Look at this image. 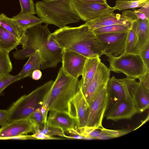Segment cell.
Here are the masks:
<instances>
[{"instance_id":"obj_1","label":"cell","mask_w":149,"mask_h":149,"mask_svg":"<svg viewBox=\"0 0 149 149\" xmlns=\"http://www.w3.org/2000/svg\"><path fill=\"white\" fill-rule=\"evenodd\" d=\"M51 33L46 24L37 25L27 29L20 38L22 48L14 52L13 57L23 60L38 50L41 58V70L56 67L61 62L63 49Z\"/></svg>"},{"instance_id":"obj_2","label":"cell","mask_w":149,"mask_h":149,"mask_svg":"<svg viewBox=\"0 0 149 149\" xmlns=\"http://www.w3.org/2000/svg\"><path fill=\"white\" fill-rule=\"evenodd\" d=\"M51 34L63 49L76 52L87 58L103 54L95 35L85 24L77 27L66 26Z\"/></svg>"},{"instance_id":"obj_3","label":"cell","mask_w":149,"mask_h":149,"mask_svg":"<svg viewBox=\"0 0 149 149\" xmlns=\"http://www.w3.org/2000/svg\"><path fill=\"white\" fill-rule=\"evenodd\" d=\"M35 6L36 14L43 23L54 25L59 28L80 20L70 0H42L37 2Z\"/></svg>"},{"instance_id":"obj_4","label":"cell","mask_w":149,"mask_h":149,"mask_svg":"<svg viewBox=\"0 0 149 149\" xmlns=\"http://www.w3.org/2000/svg\"><path fill=\"white\" fill-rule=\"evenodd\" d=\"M79 81L78 79L65 74L61 67L43 105L48 112L55 110L68 113V102L77 92Z\"/></svg>"},{"instance_id":"obj_5","label":"cell","mask_w":149,"mask_h":149,"mask_svg":"<svg viewBox=\"0 0 149 149\" xmlns=\"http://www.w3.org/2000/svg\"><path fill=\"white\" fill-rule=\"evenodd\" d=\"M53 82L52 80L47 81L13 102L8 109V123L27 119L37 109L41 108Z\"/></svg>"},{"instance_id":"obj_6","label":"cell","mask_w":149,"mask_h":149,"mask_svg":"<svg viewBox=\"0 0 149 149\" xmlns=\"http://www.w3.org/2000/svg\"><path fill=\"white\" fill-rule=\"evenodd\" d=\"M107 57L110 71L122 73L135 79L149 72L139 54L124 53L117 56Z\"/></svg>"},{"instance_id":"obj_7","label":"cell","mask_w":149,"mask_h":149,"mask_svg":"<svg viewBox=\"0 0 149 149\" xmlns=\"http://www.w3.org/2000/svg\"><path fill=\"white\" fill-rule=\"evenodd\" d=\"M107 85L101 88L89 104L87 126L98 129L103 127L102 121L109 97Z\"/></svg>"},{"instance_id":"obj_8","label":"cell","mask_w":149,"mask_h":149,"mask_svg":"<svg viewBox=\"0 0 149 149\" xmlns=\"http://www.w3.org/2000/svg\"><path fill=\"white\" fill-rule=\"evenodd\" d=\"M70 1L80 19L85 23L102 15L113 13L115 10L107 3H92L81 0H70Z\"/></svg>"},{"instance_id":"obj_9","label":"cell","mask_w":149,"mask_h":149,"mask_svg":"<svg viewBox=\"0 0 149 149\" xmlns=\"http://www.w3.org/2000/svg\"><path fill=\"white\" fill-rule=\"evenodd\" d=\"M128 31L95 34L103 54L117 56L124 53Z\"/></svg>"},{"instance_id":"obj_10","label":"cell","mask_w":149,"mask_h":149,"mask_svg":"<svg viewBox=\"0 0 149 149\" xmlns=\"http://www.w3.org/2000/svg\"><path fill=\"white\" fill-rule=\"evenodd\" d=\"M89 105L81 88L78 85L77 92L68 103V112L74 119L77 127L86 126Z\"/></svg>"},{"instance_id":"obj_11","label":"cell","mask_w":149,"mask_h":149,"mask_svg":"<svg viewBox=\"0 0 149 149\" xmlns=\"http://www.w3.org/2000/svg\"><path fill=\"white\" fill-rule=\"evenodd\" d=\"M87 58L76 52L63 49L61 67L65 74L74 78L78 79L82 74Z\"/></svg>"},{"instance_id":"obj_12","label":"cell","mask_w":149,"mask_h":149,"mask_svg":"<svg viewBox=\"0 0 149 149\" xmlns=\"http://www.w3.org/2000/svg\"><path fill=\"white\" fill-rule=\"evenodd\" d=\"M137 82L135 79L129 77L117 79L113 76L108 82L107 90L115 94L117 100L124 99L133 103L131 91Z\"/></svg>"},{"instance_id":"obj_13","label":"cell","mask_w":149,"mask_h":149,"mask_svg":"<svg viewBox=\"0 0 149 149\" xmlns=\"http://www.w3.org/2000/svg\"><path fill=\"white\" fill-rule=\"evenodd\" d=\"M110 72L109 68L101 61L93 78L84 93L88 105L101 88L107 84Z\"/></svg>"},{"instance_id":"obj_14","label":"cell","mask_w":149,"mask_h":149,"mask_svg":"<svg viewBox=\"0 0 149 149\" xmlns=\"http://www.w3.org/2000/svg\"><path fill=\"white\" fill-rule=\"evenodd\" d=\"M34 130L33 126L27 119L14 121L0 128V140H9L14 136L33 132Z\"/></svg>"},{"instance_id":"obj_15","label":"cell","mask_w":149,"mask_h":149,"mask_svg":"<svg viewBox=\"0 0 149 149\" xmlns=\"http://www.w3.org/2000/svg\"><path fill=\"white\" fill-rule=\"evenodd\" d=\"M138 113L133 103L124 99L117 100L107 113L106 118L114 121L130 119Z\"/></svg>"},{"instance_id":"obj_16","label":"cell","mask_w":149,"mask_h":149,"mask_svg":"<svg viewBox=\"0 0 149 149\" xmlns=\"http://www.w3.org/2000/svg\"><path fill=\"white\" fill-rule=\"evenodd\" d=\"M133 22L121 15L113 12L102 15L85 24L93 31L99 27L117 24L125 25L131 27Z\"/></svg>"},{"instance_id":"obj_17","label":"cell","mask_w":149,"mask_h":149,"mask_svg":"<svg viewBox=\"0 0 149 149\" xmlns=\"http://www.w3.org/2000/svg\"><path fill=\"white\" fill-rule=\"evenodd\" d=\"M49 111L46 122L47 125L60 128L64 132L75 128V120L68 112L55 110Z\"/></svg>"},{"instance_id":"obj_18","label":"cell","mask_w":149,"mask_h":149,"mask_svg":"<svg viewBox=\"0 0 149 149\" xmlns=\"http://www.w3.org/2000/svg\"><path fill=\"white\" fill-rule=\"evenodd\" d=\"M131 94L135 107L139 113H142L148 109L149 92L147 91L139 82L132 87Z\"/></svg>"},{"instance_id":"obj_19","label":"cell","mask_w":149,"mask_h":149,"mask_svg":"<svg viewBox=\"0 0 149 149\" xmlns=\"http://www.w3.org/2000/svg\"><path fill=\"white\" fill-rule=\"evenodd\" d=\"M100 57L88 58L85 64L81 79L78 85L84 94L93 78L97 67L101 61Z\"/></svg>"},{"instance_id":"obj_20","label":"cell","mask_w":149,"mask_h":149,"mask_svg":"<svg viewBox=\"0 0 149 149\" xmlns=\"http://www.w3.org/2000/svg\"><path fill=\"white\" fill-rule=\"evenodd\" d=\"M21 34L27 29L43 23L39 17L33 14H24L20 12L11 18Z\"/></svg>"},{"instance_id":"obj_21","label":"cell","mask_w":149,"mask_h":149,"mask_svg":"<svg viewBox=\"0 0 149 149\" xmlns=\"http://www.w3.org/2000/svg\"><path fill=\"white\" fill-rule=\"evenodd\" d=\"M131 28L138 37L140 51L149 42V19L134 21L132 22Z\"/></svg>"},{"instance_id":"obj_22","label":"cell","mask_w":149,"mask_h":149,"mask_svg":"<svg viewBox=\"0 0 149 149\" xmlns=\"http://www.w3.org/2000/svg\"><path fill=\"white\" fill-rule=\"evenodd\" d=\"M29 58L19 73L20 80L31 77L33 72L36 69L41 70V58L39 52L37 50L29 56Z\"/></svg>"},{"instance_id":"obj_23","label":"cell","mask_w":149,"mask_h":149,"mask_svg":"<svg viewBox=\"0 0 149 149\" xmlns=\"http://www.w3.org/2000/svg\"><path fill=\"white\" fill-rule=\"evenodd\" d=\"M21 45L20 38L14 36L0 25V50L10 53Z\"/></svg>"},{"instance_id":"obj_24","label":"cell","mask_w":149,"mask_h":149,"mask_svg":"<svg viewBox=\"0 0 149 149\" xmlns=\"http://www.w3.org/2000/svg\"><path fill=\"white\" fill-rule=\"evenodd\" d=\"M139 52L138 37L135 32L131 28L128 32L124 53L139 54Z\"/></svg>"},{"instance_id":"obj_25","label":"cell","mask_w":149,"mask_h":149,"mask_svg":"<svg viewBox=\"0 0 149 149\" xmlns=\"http://www.w3.org/2000/svg\"><path fill=\"white\" fill-rule=\"evenodd\" d=\"M149 2V0L132 1L127 0H116L113 7L114 9L120 11L131 8L142 7Z\"/></svg>"},{"instance_id":"obj_26","label":"cell","mask_w":149,"mask_h":149,"mask_svg":"<svg viewBox=\"0 0 149 149\" xmlns=\"http://www.w3.org/2000/svg\"><path fill=\"white\" fill-rule=\"evenodd\" d=\"M0 25L15 37L20 38L21 35L11 18L3 13L0 14Z\"/></svg>"},{"instance_id":"obj_27","label":"cell","mask_w":149,"mask_h":149,"mask_svg":"<svg viewBox=\"0 0 149 149\" xmlns=\"http://www.w3.org/2000/svg\"><path fill=\"white\" fill-rule=\"evenodd\" d=\"M131 27L122 24H114L103 26L93 31L95 34L112 33L128 31Z\"/></svg>"},{"instance_id":"obj_28","label":"cell","mask_w":149,"mask_h":149,"mask_svg":"<svg viewBox=\"0 0 149 149\" xmlns=\"http://www.w3.org/2000/svg\"><path fill=\"white\" fill-rule=\"evenodd\" d=\"M9 53L0 50V77L9 73L13 69Z\"/></svg>"},{"instance_id":"obj_29","label":"cell","mask_w":149,"mask_h":149,"mask_svg":"<svg viewBox=\"0 0 149 149\" xmlns=\"http://www.w3.org/2000/svg\"><path fill=\"white\" fill-rule=\"evenodd\" d=\"M33 132H37L52 136L57 135L62 136L65 134V132L61 129L48 126L46 123L42 124L39 127L34 128Z\"/></svg>"},{"instance_id":"obj_30","label":"cell","mask_w":149,"mask_h":149,"mask_svg":"<svg viewBox=\"0 0 149 149\" xmlns=\"http://www.w3.org/2000/svg\"><path fill=\"white\" fill-rule=\"evenodd\" d=\"M20 76L19 74L12 75L9 73L0 77V95L3 90L13 83L20 80Z\"/></svg>"},{"instance_id":"obj_31","label":"cell","mask_w":149,"mask_h":149,"mask_svg":"<svg viewBox=\"0 0 149 149\" xmlns=\"http://www.w3.org/2000/svg\"><path fill=\"white\" fill-rule=\"evenodd\" d=\"M132 22L138 20H145L149 19L146 15L139 10H127L123 11L121 14Z\"/></svg>"},{"instance_id":"obj_32","label":"cell","mask_w":149,"mask_h":149,"mask_svg":"<svg viewBox=\"0 0 149 149\" xmlns=\"http://www.w3.org/2000/svg\"><path fill=\"white\" fill-rule=\"evenodd\" d=\"M27 119L33 125L34 128L44 124L41 108L37 109L29 116Z\"/></svg>"},{"instance_id":"obj_33","label":"cell","mask_w":149,"mask_h":149,"mask_svg":"<svg viewBox=\"0 0 149 149\" xmlns=\"http://www.w3.org/2000/svg\"><path fill=\"white\" fill-rule=\"evenodd\" d=\"M21 13L30 14H36L33 0H19Z\"/></svg>"},{"instance_id":"obj_34","label":"cell","mask_w":149,"mask_h":149,"mask_svg":"<svg viewBox=\"0 0 149 149\" xmlns=\"http://www.w3.org/2000/svg\"><path fill=\"white\" fill-rule=\"evenodd\" d=\"M100 129L102 132L110 135L113 138L123 136L132 131L131 130L128 129L115 130L107 129L103 127Z\"/></svg>"},{"instance_id":"obj_35","label":"cell","mask_w":149,"mask_h":149,"mask_svg":"<svg viewBox=\"0 0 149 149\" xmlns=\"http://www.w3.org/2000/svg\"><path fill=\"white\" fill-rule=\"evenodd\" d=\"M139 54L147 68L149 70V42L140 51Z\"/></svg>"},{"instance_id":"obj_36","label":"cell","mask_w":149,"mask_h":149,"mask_svg":"<svg viewBox=\"0 0 149 149\" xmlns=\"http://www.w3.org/2000/svg\"><path fill=\"white\" fill-rule=\"evenodd\" d=\"M143 87L149 92V72H148L138 78Z\"/></svg>"},{"instance_id":"obj_37","label":"cell","mask_w":149,"mask_h":149,"mask_svg":"<svg viewBox=\"0 0 149 149\" xmlns=\"http://www.w3.org/2000/svg\"><path fill=\"white\" fill-rule=\"evenodd\" d=\"M35 139L41 140H50V139H62L63 138H59L58 137H54V136H50L45 134H40L37 132H35L33 134L31 135Z\"/></svg>"},{"instance_id":"obj_38","label":"cell","mask_w":149,"mask_h":149,"mask_svg":"<svg viewBox=\"0 0 149 149\" xmlns=\"http://www.w3.org/2000/svg\"><path fill=\"white\" fill-rule=\"evenodd\" d=\"M8 111L7 109H0V126H2L8 123Z\"/></svg>"},{"instance_id":"obj_39","label":"cell","mask_w":149,"mask_h":149,"mask_svg":"<svg viewBox=\"0 0 149 149\" xmlns=\"http://www.w3.org/2000/svg\"><path fill=\"white\" fill-rule=\"evenodd\" d=\"M42 72L40 70L36 69L34 70L31 75V77L33 80H38L42 77Z\"/></svg>"},{"instance_id":"obj_40","label":"cell","mask_w":149,"mask_h":149,"mask_svg":"<svg viewBox=\"0 0 149 149\" xmlns=\"http://www.w3.org/2000/svg\"><path fill=\"white\" fill-rule=\"evenodd\" d=\"M139 10L141 12L144 14L148 18H149V2L141 7V8Z\"/></svg>"},{"instance_id":"obj_41","label":"cell","mask_w":149,"mask_h":149,"mask_svg":"<svg viewBox=\"0 0 149 149\" xmlns=\"http://www.w3.org/2000/svg\"><path fill=\"white\" fill-rule=\"evenodd\" d=\"M62 136L69 139H84V136L80 134L74 135L72 136H66L65 134Z\"/></svg>"},{"instance_id":"obj_42","label":"cell","mask_w":149,"mask_h":149,"mask_svg":"<svg viewBox=\"0 0 149 149\" xmlns=\"http://www.w3.org/2000/svg\"><path fill=\"white\" fill-rule=\"evenodd\" d=\"M112 138H113L110 135L102 132L101 135L97 139L107 140Z\"/></svg>"},{"instance_id":"obj_43","label":"cell","mask_w":149,"mask_h":149,"mask_svg":"<svg viewBox=\"0 0 149 149\" xmlns=\"http://www.w3.org/2000/svg\"><path fill=\"white\" fill-rule=\"evenodd\" d=\"M84 1L95 3H107L106 0H81Z\"/></svg>"},{"instance_id":"obj_44","label":"cell","mask_w":149,"mask_h":149,"mask_svg":"<svg viewBox=\"0 0 149 149\" xmlns=\"http://www.w3.org/2000/svg\"><path fill=\"white\" fill-rule=\"evenodd\" d=\"M149 120V114L148 113V116L146 118V119L142 121L141 124L138 127L135 129V130L137 128H139V127H141V126L143 125L147 121H148Z\"/></svg>"},{"instance_id":"obj_45","label":"cell","mask_w":149,"mask_h":149,"mask_svg":"<svg viewBox=\"0 0 149 149\" xmlns=\"http://www.w3.org/2000/svg\"><path fill=\"white\" fill-rule=\"evenodd\" d=\"M46 1H56L58 0H44Z\"/></svg>"},{"instance_id":"obj_46","label":"cell","mask_w":149,"mask_h":149,"mask_svg":"<svg viewBox=\"0 0 149 149\" xmlns=\"http://www.w3.org/2000/svg\"><path fill=\"white\" fill-rule=\"evenodd\" d=\"M127 0L132 1H138V0Z\"/></svg>"}]
</instances>
